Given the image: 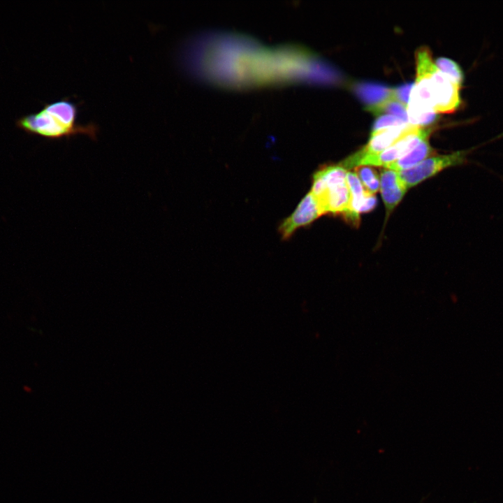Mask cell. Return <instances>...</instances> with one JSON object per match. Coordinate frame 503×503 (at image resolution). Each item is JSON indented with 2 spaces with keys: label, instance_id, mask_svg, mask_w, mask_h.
I'll use <instances>...</instances> for the list:
<instances>
[{
  "label": "cell",
  "instance_id": "obj_1",
  "mask_svg": "<svg viewBox=\"0 0 503 503\" xmlns=\"http://www.w3.org/2000/svg\"><path fill=\"white\" fill-rule=\"evenodd\" d=\"M78 106L68 98L45 104L36 113L17 119L16 126L24 132L48 139L70 138L79 134L94 140L99 127L96 124L78 122Z\"/></svg>",
  "mask_w": 503,
  "mask_h": 503
},
{
  "label": "cell",
  "instance_id": "obj_2",
  "mask_svg": "<svg viewBox=\"0 0 503 503\" xmlns=\"http://www.w3.org/2000/svg\"><path fill=\"white\" fill-rule=\"evenodd\" d=\"M347 170L340 166H323L312 176L309 191L323 215L342 214L349 212L351 194L347 180Z\"/></svg>",
  "mask_w": 503,
  "mask_h": 503
},
{
  "label": "cell",
  "instance_id": "obj_3",
  "mask_svg": "<svg viewBox=\"0 0 503 503\" xmlns=\"http://www.w3.org/2000/svg\"><path fill=\"white\" fill-rule=\"evenodd\" d=\"M416 78L407 107L408 122L422 126L437 118L430 91V70L433 63L430 50L421 48L416 53Z\"/></svg>",
  "mask_w": 503,
  "mask_h": 503
},
{
  "label": "cell",
  "instance_id": "obj_4",
  "mask_svg": "<svg viewBox=\"0 0 503 503\" xmlns=\"http://www.w3.org/2000/svg\"><path fill=\"white\" fill-rule=\"evenodd\" d=\"M472 150L428 157L412 168L398 172L399 177L408 189L446 168L464 164Z\"/></svg>",
  "mask_w": 503,
  "mask_h": 503
},
{
  "label": "cell",
  "instance_id": "obj_5",
  "mask_svg": "<svg viewBox=\"0 0 503 503\" xmlns=\"http://www.w3.org/2000/svg\"><path fill=\"white\" fill-rule=\"evenodd\" d=\"M460 87L433 62L430 70V91L435 113H451L461 103Z\"/></svg>",
  "mask_w": 503,
  "mask_h": 503
},
{
  "label": "cell",
  "instance_id": "obj_6",
  "mask_svg": "<svg viewBox=\"0 0 503 503\" xmlns=\"http://www.w3.org/2000/svg\"><path fill=\"white\" fill-rule=\"evenodd\" d=\"M420 127L422 126L408 123L400 126L389 128L374 134H371L370 139L364 147L339 163L338 165L347 170L352 168H356L357 163L363 157L378 154L384 151L404 136Z\"/></svg>",
  "mask_w": 503,
  "mask_h": 503
},
{
  "label": "cell",
  "instance_id": "obj_7",
  "mask_svg": "<svg viewBox=\"0 0 503 503\" xmlns=\"http://www.w3.org/2000/svg\"><path fill=\"white\" fill-rule=\"evenodd\" d=\"M431 133V128L420 127L404 136L384 151L363 157L357 163L356 168L360 166H383L385 168L409 152L423 140L429 138Z\"/></svg>",
  "mask_w": 503,
  "mask_h": 503
},
{
  "label": "cell",
  "instance_id": "obj_8",
  "mask_svg": "<svg viewBox=\"0 0 503 503\" xmlns=\"http://www.w3.org/2000/svg\"><path fill=\"white\" fill-rule=\"evenodd\" d=\"M322 215L312 195L308 192L294 211L280 223L278 231L282 239H290L298 229L309 225Z\"/></svg>",
  "mask_w": 503,
  "mask_h": 503
},
{
  "label": "cell",
  "instance_id": "obj_9",
  "mask_svg": "<svg viewBox=\"0 0 503 503\" xmlns=\"http://www.w3.org/2000/svg\"><path fill=\"white\" fill-rule=\"evenodd\" d=\"M380 191L387 214H390L402 201L407 188L397 171L384 168L381 171Z\"/></svg>",
  "mask_w": 503,
  "mask_h": 503
},
{
  "label": "cell",
  "instance_id": "obj_10",
  "mask_svg": "<svg viewBox=\"0 0 503 503\" xmlns=\"http://www.w3.org/2000/svg\"><path fill=\"white\" fill-rule=\"evenodd\" d=\"M354 91L366 104V109L377 106L389 99H395L394 89L377 84H358L355 86Z\"/></svg>",
  "mask_w": 503,
  "mask_h": 503
},
{
  "label": "cell",
  "instance_id": "obj_11",
  "mask_svg": "<svg viewBox=\"0 0 503 503\" xmlns=\"http://www.w3.org/2000/svg\"><path fill=\"white\" fill-rule=\"evenodd\" d=\"M435 151L429 143V138L423 140L404 156L386 166L397 172L409 169L434 154Z\"/></svg>",
  "mask_w": 503,
  "mask_h": 503
},
{
  "label": "cell",
  "instance_id": "obj_12",
  "mask_svg": "<svg viewBox=\"0 0 503 503\" xmlns=\"http://www.w3.org/2000/svg\"><path fill=\"white\" fill-rule=\"evenodd\" d=\"M355 173L360 180L365 190L374 194L380 188V177L376 170L370 166H360L356 168Z\"/></svg>",
  "mask_w": 503,
  "mask_h": 503
},
{
  "label": "cell",
  "instance_id": "obj_13",
  "mask_svg": "<svg viewBox=\"0 0 503 503\" xmlns=\"http://www.w3.org/2000/svg\"><path fill=\"white\" fill-rule=\"evenodd\" d=\"M366 110L376 115L385 112L399 117L405 122L409 123L407 106L395 99H389L377 106Z\"/></svg>",
  "mask_w": 503,
  "mask_h": 503
},
{
  "label": "cell",
  "instance_id": "obj_14",
  "mask_svg": "<svg viewBox=\"0 0 503 503\" xmlns=\"http://www.w3.org/2000/svg\"><path fill=\"white\" fill-rule=\"evenodd\" d=\"M437 67L454 82L462 86L464 75L459 65L452 59L445 57H439L435 61Z\"/></svg>",
  "mask_w": 503,
  "mask_h": 503
},
{
  "label": "cell",
  "instance_id": "obj_15",
  "mask_svg": "<svg viewBox=\"0 0 503 503\" xmlns=\"http://www.w3.org/2000/svg\"><path fill=\"white\" fill-rule=\"evenodd\" d=\"M408 124L402 119L391 115H382L377 118L374 123L371 134H374L381 131L400 126Z\"/></svg>",
  "mask_w": 503,
  "mask_h": 503
},
{
  "label": "cell",
  "instance_id": "obj_16",
  "mask_svg": "<svg viewBox=\"0 0 503 503\" xmlns=\"http://www.w3.org/2000/svg\"><path fill=\"white\" fill-rule=\"evenodd\" d=\"M412 87L413 84H406L394 89L395 99L407 107Z\"/></svg>",
  "mask_w": 503,
  "mask_h": 503
}]
</instances>
